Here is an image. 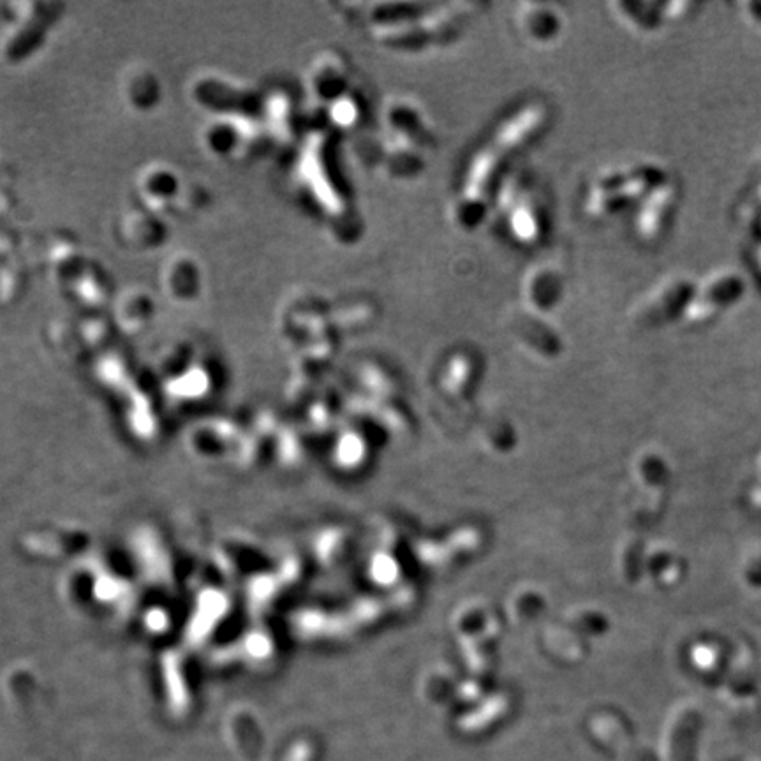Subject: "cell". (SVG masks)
I'll return each instance as SVG.
<instances>
[{
    "instance_id": "6da1fadb",
    "label": "cell",
    "mask_w": 761,
    "mask_h": 761,
    "mask_svg": "<svg viewBox=\"0 0 761 761\" xmlns=\"http://www.w3.org/2000/svg\"><path fill=\"white\" fill-rule=\"evenodd\" d=\"M548 118V106L543 101H529L512 111L476 150L451 206V217L459 228L469 232L481 223L494 201L490 196H495L503 166L543 133Z\"/></svg>"
},
{
    "instance_id": "7a4b0ae2",
    "label": "cell",
    "mask_w": 761,
    "mask_h": 761,
    "mask_svg": "<svg viewBox=\"0 0 761 761\" xmlns=\"http://www.w3.org/2000/svg\"><path fill=\"white\" fill-rule=\"evenodd\" d=\"M538 197V190L523 175H510L506 184L495 190L492 205L506 235L517 245L530 247L543 237L545 217Z\"/></svg>"
}]
</instances>
